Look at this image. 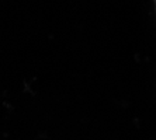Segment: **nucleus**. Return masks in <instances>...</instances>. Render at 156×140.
Returning a JSON list of instances; mask_svg holds the SVG:
<instances>
[{"instance_id":"nucleus-1","label":"nucleus","mask_w":156,"mask_h":140,"mask_svg":"<svg viewBox=\"0 0 156 140\" xmlns=\"http://www.w3.org/2000/svg\"><path fill=\"white\" fill-rule=\"evenodd\" d=\"M155 4H156V0H155Z\"/></svg>"}]
</instances>
